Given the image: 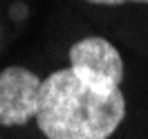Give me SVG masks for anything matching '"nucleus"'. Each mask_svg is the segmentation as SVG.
<instances>
[{
	"label": "nucleus",
	"mask_w": 148,
	"mask_h": 139,
	"mask_svg": "<svg viewBox=\"0 0 148 139\" xmlns=\"http://www.w3.org/2000/svg\"><path fill=\"white\" fill-rule=\"evenodd\" d=\"M85 2H92V5H123V2H148V0H85Z\"/></svg>",
	"instance_id": "obj_4"
},
{
	"label": "nucleus",
	"mask_w": 148,
	"mask_h": 139,
	"mask_svg": "<svg viewBox=\"0 0 148 139\" xmlns=\"http://www.w3.org/2000/svg\"><path fill=\"white\" fill-rule=\"evenodd\" d=\"M123 117L121 90H94L72 67L52 72L40 85L36 123L47 139H108Z\"/></svg>",
	"instance_id": "obj_1"
},
{
	"label": "nucleus",
	"mask_w": 148,
	"mask_h": 139,
	"mask_svg": "<svg viewBox=\"0 0 148 139\" xmlns=\"http://www.w3.org/2000/svg\"><path fill=\"white\" fill-rule=\"evenodd\" d=\"M70 67L85 85L101 92L119 90L126 67L117 47L101 36H88L70 47Z\"/></svg>",
	"instance_id": "obj_2"
},
{
	"label": "nucleus",
	"mask_w": 148,
	"mask_h": 139,
	"mask_svg": "<svg viewBox=\"0 0 148 139\" xmlns=\"http://www.w3.org/2000/svg\"><path fill=\"white\" fill-rule=\"evenodd\" d=\"M40 85L32 70L11 65L0 72V126H25L38 114Z\"/></svg>",
	"instance_id": "obj_3"
}]
</instances>
